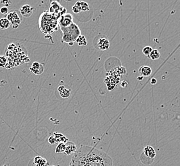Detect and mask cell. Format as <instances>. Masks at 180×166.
<instances>
[{"instance_id": "obj_11", "label": "cell", "mask_w": 180, "mask_h": 166, "mask_svg": "<svg viewBox=\"0 0 180 166\" xmlns=\"http://www.w3.org/2000/svg\"><path fill=\"white\" fill-rule=\"evenodd\" d=\"M34 8L29 5H24L20 8V14L23 17H30L33 12Z\"/></svg>"}, {"instance_id": "obj_10", "label": "cell", "mask_w": 180, "mask_h": 166, "mask_svg": "<svg viewBox=\"0 0 180 166\" xmlns=\"http://www.w3.org/2000/svg\"><path fill=\"white\" fill-rule=\"evenodd\" d=\"M30 164H32L33 166H49V164L46 159L41 156H37L34 157V159ZM28 166L31 165H28Z\"/></svg>"}, {"instance_id": "obj_4", "label": "cell", "mask_w": 180, "mask_h": 166, "mask_svg": "<svg viewBox=\"0 0 180 166\" xmlns=\"http://www.w3.org/2000/svg\"><path fill=\"white\" fill-rule=\"evenodd\" d=\"M156 156V152L151 146H146L143 150L140 156V160L145 165L151 164Z\"/></svg>"}, {"instance_id": "obj_14", "label": "cell", "mask_w": 180, "mask_h": 166, "mask_svg": "<svg viewBox=\"0 0 180 166\" xmlns=\"http://www.w3.org/2000/svg\"><path fill=\"white\" fill-rule=\"evenodd\" d=\"M65 150L64 152V153L65 155H70L73 153H74L76 150L77 148L76 145L72 143V142H67L65 143Z\"/></svg>"}, {"instance_id": "obj_3", "label": "cell", "mask_w": 180, "mask_h": 166, "mask_svg": "<svg viewBox=\"0 0 180 166\" xmlns=\"http://www.w3.org/2000/svg\"><path fill=\"white\" fill-rule=\"evenodd\" d=\"M61 30L63 33L62 42L69 45H73V43L76 42V39L81 35L80 28L78 25L74 22L67 28H62Z\"/></svg>"}, {"instance_id": "obj_26", "label": "cell", "mask_w": 180, "mask_h": 166, "mask_svg": "<svg viewBox=\"0 0 180 166\" xmlns=\"http://www.w3.org/2000/svg\"><path fill=\"white\" fill-rule=\"evenodd\" d=\"M50 166H58V165H50Z\"/></svg>"}, {"instance_id": "obj_1", "label": "cell", "mask_w": 180, "mask_h": 166, "mask_svg": "<svg viewBox=\"0 0 180 166\" xmlns=\"http://www.w3.org/2000/svg\"><path fill=\"white\" fill-rule=\"evenodd\" d=\"M69 166H114V163L105 152L94 147L83 146L74 153Z\"/></svg>"}, {"instance_id": "obj_24", "label": "cell", "mask_w": 180, "mask_h": 166, "mask_svg": "<svg viewBox=\"0 0 180 166\" xmlns=\"http://www.w3.org/2000/svg\"><path fill=\"white\" fill-rule=\"evenodd\" d=\"M48 142L51 144H54L55 143H57V141H56V139L55 137H54V136H51L49 137L48 139Z\"/></svg>"}, {"instance_id": "obj_7", "label": "cell", "mask_w": 180, "mask_h": 166, "mask_svg": "<svg viewBox=\"0 0 180 166\" xmlns=\"http://www.w3.org/2000/svg\"><path fill=\"white\" fill-rule=\"evenodd\" d=\"M49 12L51 14H53L59 17L63 14L66 13V9L62 7L57 2L54 1L51 3V6L49 8Z\"/></svg>"}, {"instance_id": "obj_23", "label": "cell", "mask_w": 180, "mask_h": 166, "mask_svg": "<svg viewBox=\"0 0 180 166\" xmlns=\"http://www.w3.org/2000/svg\"><path fill=\"white\" fill-rule=\"evenodd\" d=\"M0 13L3 15H6L8 14V8L7 6H3L0 8Z\"/></svg>"}, {"instance_id": "obj_15", "label": "cell", "mask_w": 180, "mask_h": 166, "mask_svg": "<svg viewBox=\"0 0 180 166\" xmlns=\"http://www.w3.org/2000/svg\"><path fill=\"white\" fill-rule=\"evenodd\" d=\"M140 74L144 77H149L152 74V69L149 66H142L139 68Z\"/></svg>"}, {"instance_id": "obj_17", "label": "cell", "mask_w": 180, "mask_h": 166, "mask_svg": "<svg viewBox=\"0 0 180 166\" xmlns=\"http://www.w3.org/2000/svg\"><path fill=\"white\" fill-rule=\"evenodd\" d=\"M54 137H55L56 141L58 143H66L67 142H68V139H67V137L65 136H64L63 134H62L55 132L54 133Z\"/></svg>"}, {"instance_id": "obj_18", "label": "cell", "mask_w": 180, "mask_h": 166, "mask_svg": "<svg viewBox=\"0 0 180 166\" xmlns=\"http://www.w3.org/2000/svg\"><path fill=\"white\" fill-rule=\"evenodd\" d=\"M76 42L77 43H78V45L79 46H85L87 45V38H85V36H83V35H80L78 38L76 39Z\"/></svg>"}, {"instance_id": "obj_8", "label": "cell", "mask_w": 180, "mask_h": 166, "mask_svg": "<svg viewBox=\"0 0 180 166\" xmlns=\"http://www.w3.org/2000/svg\"><path fill=\"white\" fill-rule=\"evenodd\" d=\"M110 42L105 37H101L96 39V42L94 43L95 47L99 51H106L110 47Z\"/></svg>"}, {"instance_id": "obj_21", "label": "cell", "mask_w": 180, "mask_h": 166, "mask_svg": "<svg viewBox=\"0 0 180 166\" xmlns=\"http://www.w3.org/2000/svg\"><path fill=\"white\" fill-rule=\"evenodd\" d=\"M153 49L151 46H145L142 49V53L144 54V55L149 58V55L151 54V52L153 51Z\"/></svg>"}, {"instance_id": "obj_19", "label": "cell", "mask_w": 180, "mask_h": 166, "mask_svg": "<svg viewBox=\"0 0 180 166\" xmlns=\"http://www.w3.org/2000/svg\"><path fill=\"white\" fill-rule=\"evenodd\" d=\"M149 58L152 60H157L160 58V53L158 49H153Z\"/></svg>"}, {"instance_id": "obj_20", "label": "cell", "mask_w": 180, "mask_h": 166, "mask_svg": "<svg viewBox=\"0 0 180 166\" xmlns=\"http://www.w3.org/2000/svg\"><path fill=\"white\" fill-rule=\"evenodd\" d=\"M65 143H58V146L56 148L55 150V153H64L65 150Z\"/></svg>"}, {"instance_id": "obj_13", "label": "cell", "mask_w": 180, "mask_h": 166, "mask_svg": "<svg viewBox=\"0 0 180 166\" xmlns=\"http://www.w3.org/2000/svg\"><path fill=\"white\" fill-rule=\"evenodd\" d=\"M58 91L59 92L60 96H61L62 99H64L69 98L71 95V90L65 88L64 86H58Z\"/></svg>"}, {"instance_id": "obj_25", "label": "cell", "mask_w": 180, "mask_h": 166, "mask_svg": "<svg viewBox=\"0 0 180 166\" xmlns=\"http://www.w3.org/2000/svg\"><path fill=\"white\" fill-rule=\"evenodd\" d=\"M156 83H157V80L155 79H152V81H151L152 84H155Z\"/></svg>"}, {"instance_id": "obj_2", "label": "cell", "mask_w": 180, "mask_h": 166, "mask_svg": "<svg viewBox=\"0 0 180 166\" xmlns=\"http://www.w3.org/2000/svg\"><path fill=\"white\" fill-rule=\"evenodd\" d=\"M59 17L51 14L49 12H43L40 17L39 25L42 33L45 34H52L58 30Z\"/></svg>"}, {"instance_id": "obj_5", "label": "cell", "mask_w": 180, "mask_h": 166, "mask_svg": "<svg viewBox=\"0 0 180 166\" xmlns=\"http://www.w3.org/2000/svg\"><path fill=\"white\" fill-rule=\"evenodd\" d=\"M58 22L61 29L67 28L73 23V17L70 14L65 13L59 17Z\"/></svg>"}, {"instance_id": "obj_12", "label": "cell", "mask_w": 180, "mask_h": 166, "mask_svg": "<svg viewBox=\"0 0 180 166\" xmlns=\"http://www.w3.org/2000/svg\"><path fill=\"white\" fill-rule=\"evenodd\" d=\"M74 6L77 8V9H78L80 13L81 12H87L90 10V7H89V4L85 2L78 1L75 3Z\"/></svg>"}, {"instance_id": "obj_9", "label": "cell", "mask_w": 180, "mask_h": 166, "mask_svg": "<svg viewBox=\"0 0 180 166\" xmlns=\"http://www.w3.org/2000/svg\"><path fill=\"white\" fill-rule=\"evenodd\" d=\"M30 71L35 75H39L44 72V67L39 62H33L30 68Z\"/></svg>"}, {"instance_id": "obj_16", "label": "cell", "mask_w": 180, "mask_h": 166, "mask_svg": "<svg viewBox=\"0 0 180 166\" xmlns=\"http://www.w3.org/2000/svg\"><path fill=\"white\" fill-rule=\"evenodd\" d=\"M11 24L6 17H3L0 19V29L5 30L10 28Z\"/></svg>"}, {"instance_id": "obj_22", "label": "cell", "mask_w": 180, "mask_h": 166, "mask_svg": "<svg viewBox=\"0 0 180 166\" xmlns=\"http://www.w3.org/2000/svg\"><path fill=\"white\" fill-rule=\"evenodd\" d=\"M8 60L6 56L1 55L0 56V67H5L7 65Z\"/></svg>"}, {"instance_id": "obj_6", "label": "cell", "mask_w": 180, "mask_h": 166, "mask_svg": "<svg viewBox=\"0 0 180 166\" xmlns=\"http://www.w3.org/2000/svg\"><path fill=\"white\" fill-rule=\"evenodd\" d=\"M6 18L10 21V24L12 25L14 29H17L21 22V19L19 17L18 12L16 10H12L8 14Z\"/></svg>"}]
</instances>
